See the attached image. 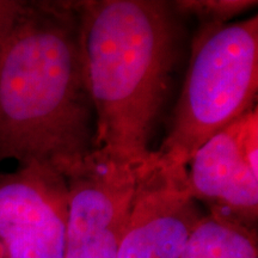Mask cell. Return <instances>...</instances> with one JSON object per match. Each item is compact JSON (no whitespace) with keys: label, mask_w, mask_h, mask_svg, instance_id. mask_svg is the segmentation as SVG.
Here are the masks:
<instances>
[{"label":"cell","mask_w":258,"mask_h":258,"mask_svg":"<svg viewBox=\"0 0 258 258\" xmlns=\"http://www.w3.org/2000/svg\"><path fill=\"white\" fill-rule=\"evenodd\" d=\"M79 11L96 152L138 167L153 152L177 62V12L160 0H88Z\"/></svg>","instance_id":"cell-2"},{"label":"cell","mask_w":258,"mask_h":258,"mask_svg":"<svg viewBox=\"0 0 258 258\" xmlns=\"http://www.w3.org/2000/svg\"><path fill=\"white\" fill-rule=\"evenodd\" d=\"M258 111L254 106L206 141L186 167L188 191L211 214L253 228L258 217Z\"/></svg>","instance_id":"cell-5"},{"label":"cell","mask_w":258,"mask_h":258,"mask_svg":"<svg viewBox=\"0 0 258 258\" xmlns=\"http://www.w3.org/2000/svg\"><path fill=\"white\" fill-rule=\"evenodd\" d=\"M137 167L95 152L67 180L64 258H117L133 200Z\"/></svg>","instance_id":"cell-7"},{"label":"cell","mask_w":258,"mask_h":258,"mask_svg":"<svg viewBox=\"0 0 258 258\" xmlns=\"http://www.w3.org/2000/svg\"><path fill=\"white\" fill-rule=\"evenodd\" d=\"M258 92V16L201 25L159 156L188 167L192 154L251 109Z\"/></svg>","instance_id":"cell-3"},{"label":"cell","mask_w":258,"mask_h":258,"mask_svg":"<svg viewBox=\"0 0 258 258\" xmlns=\"http://www.w3.org/2000/svg\"><path fill=\"white\" fill-rule=\"evenodd\" d=\"M79 2H23L0 50V161L69 180L96 152Z\"/></svg>","instance_id":"cell-1"},{"label":"cell","mask_w":258,"mask_h":258,"mask_svg":"<svg viewBox=\"0 0 258 258\" xmlns=\"http://www.w3.org/2000/svg\"><path fill=\"white\" fill-rule=\"evenodd\" d=\"M69 185L31 164L0 176V258H64Z\"/></svg>","instance_id":"cell-6"},{"label":"cell","mask_w":258,"mask_h":258,"mask_svg":"<svg viewBox=\"0 0 258 258\" xmlns=\"http://www.w3.org/2000/svg\"><path fill=\"white\" fill-rule=\"evenodd\" d=\"M203 215L186 185V167L153 151L137 167L131 212L117 258H178Z\"/></svg>","instance_id":"cell-4"},{"label":"cell","mask_w":258,"mask_h":258,"mask_svg":"<svg viewBox=\"0 0 258 258\" xmlns=\"http://www.w3.org/2000/svg\"><path fill=\"white\" fill-rule=\"evenodd\" d=\"M175 12L198 18L202 25L226 24L257 5L252 0H180L170 2Z\"/></svg>","instance_id":"cell-9"},{"label":"cell","mask_w":258,"mask_h":258,"mask_svg":"<svg viewBox=\"0 0 258 258\" xmlns=\"http://www.w3.org/2000/svg\"><path fill=\"white\" fill-rule=\"evenodd\" d=\"M22 6H23V2L0 0V50L4 46L10 30L14 27Z\"/></svg>","instance_id":"cell-10"},{"label":"cell","mask_w":258,"mask_h":258,"mask_svg":"<svg viewBox=\"0 0 258 258\" xmlns=\"http://www.w3.org/2000/svg\"><path fill=\"white\" fill-rule=\"evenodd\" d=\"M178 258H258L256 230L219 215H203Z\"/></svg>","instance_id":"cell-8"}]
</instances>
